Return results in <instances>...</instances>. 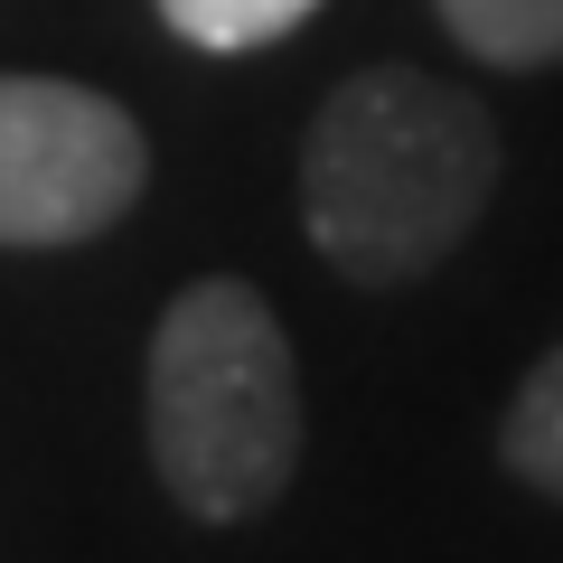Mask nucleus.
<instances>
[{
  "label": "nucleus",
  "instance_id": "1",
  "mask_svg": "<svg viewBox=\"0 0 563 563\" xmlns=\"http://www.w3.org/2000/svg\"><path fill=\"white\" fill-rule=\"evenodd\" d=\"M498 169L507 151L479 95L422 66H366L320 103L301 141V225L339 282L395 291L470 244Z\"/></svg>",
  "mask_w": 563,
  "mask_h": 563
},
{
  "label": "nucleus",
  "instance_id": "2",
  "mask_svg": "<svg viewBox=\"0 0 563 563\" xmlns=\"http://www.w3.org/2000/svg\"><path fill=\"white\" fill-rule=\"evenodd\" d=\"M151 470L198 526H244L301 470V366L273 301L235 273L188 282L141 357Z\"/></svg>",
  "mask_w": 563,
  "mask_h": 563
},
{
  "label": "nucleus",
  "instance_id": "3",
  "mask_svg": "<svg viewBox=\"0 0 563 563\" xmlns=\"http://www.w3.org/2000/svg\"><path fill=\"white\" fill-rule=\"evenodd\" d=\"M151 141L113 95L66 76H0V244H95L132 217Z\"/></svg>",
  "mask_w": 563,
  "mask_h": 563
},
{
  "label": "nucleus",
  "instance_id": "4",
  "mask_svg": "<svg viewBox=\"0 0 563 563\" xmlns=\"http://www.w3.org/2000/svg\"><path fill=\"white\" fill-rule=\"evenodd\" d=\"M432 10L479 66H507V76L563 66V0H432Z\"/></svg>",
  "mask_w": 563,
  "mask_h": 563
},
{
  "label": "nucleus",
  "instance_id": "5",
  "mask_svg": "<svg viewBox=\"0 0 563 563\" xmlns=\"http://www.w3.org/2000/svg\"><path fill=\"white\" fill-rule=\"evenodd\" d=\"M498 461L517 470L526 488L563 507V347H544L526 366V385L507 395V422H498Z\"/></svg>",
  "mask_w": 563,
  "mask_h": 563
},
{
  "label": "nucleus",
  "instance_id": "6",
  "mask_svg": "<svg viewBox=\"0 0 563 563\" xmlns=\"http://www.w3.org/2000/svg\"><path fill=\"white\" fill-rule=\"evenodd\" d=\"M310 10H320V0H161V20L179 29L188 47H207V57H244V47H273V38H291Z\"/></svg>",
  "mask_w": 563,
  "mask_h": 563
}]
</instances>
